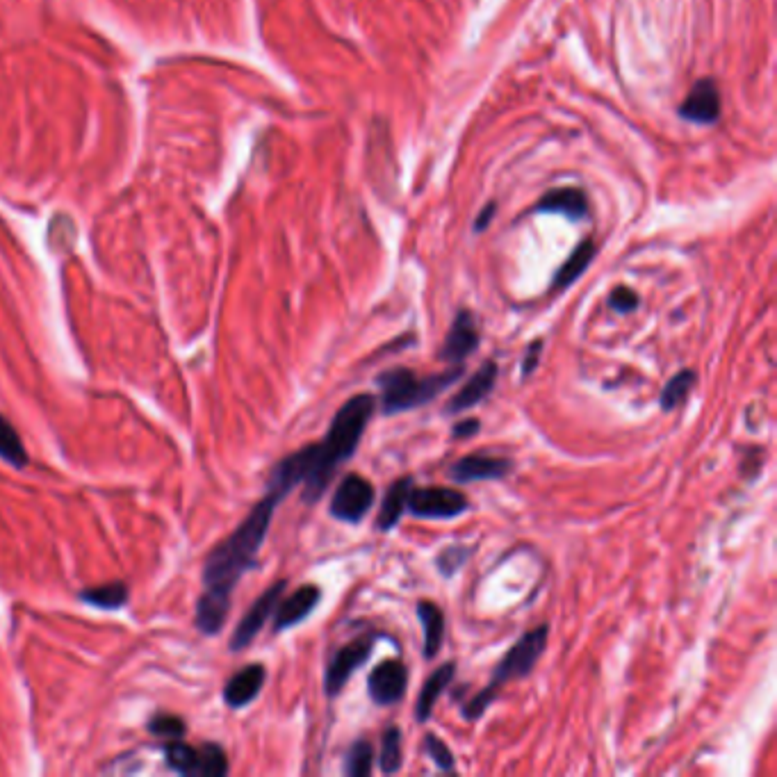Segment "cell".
I'll use <instances>...</instances> for the list:
<instances>
[{
	"instance_id": "obj_13",
	"label": "cell",
	"mask_w": 777,
	"mask_h": 777,
	"mask_svg": "<svg viewBox=\"0 0 777 777\" xmlns=\"http://www.w3.org/2000/svg\"><path fill=\"white\" fill-rule=\"evenodd\" d=\"M320 600L322 591L315 584L297 588V591L285 597V600L281 597V602H278L274 611V632H285V629L304 623L310 613L315 611L317 604H320Z\"/></svg>"
},
{
	"instance_id": "obj_29",
	"label": "cell",
	"mask_w": 777,
	"mask_h": 777,
	"mask_svg": "<svg viewBox=\"0 0 777 777\" xmlns=\"http://www.w3.org/2000/svg\"><path fill=\"white\" fill-rule=\"evenodd\" d=\"M149 730L155 736H160V739H167V743H169V741L183 739L185 732H187V727L183 723V718L171 716V714H160V716H153L151 718Z\"/></svg>"
},
{
	"instance_id": "obj_34",
	"label": "cell",
	"mask_w": 777,
	"mask_h": 777,
	"mask_svg": "<svg viewBox=\"0 0 777 777\" xmlns=\"http://www.w3.org/2000/svg\"><path fill=\"white\" fill-rule=\"evenodd\" d=\"M493 212H495V206H488V210L481 212L479 219H477V231H484V228L488 226V219L493 217Z\"/></svg>"
},
{
	"instance_id": "obj_10",
	"label": "cell",
	"mask_w": 777,
	"mask_h": 777,
	"mask_svg": "<svg viewBox=\"0 0 777 777\" xmlns=\"http://www.w3.org/2000/svg\"><path fill=\"white\" fill-rule=\"evenodd\" d=\"M513 463L502 456H486V454H470L458 458L456 463L449 465V479L456 484H474V481H497L504 479L511 472Z\"/></svg>"
},
{
	"instance_id": "obj_20",
	"label": "cell",
	"mask_w": 777,
	"mask_h": 777,
	"mask_svg": "<svg viewBox=\"0 0 777 777\" xmlns=\"http://www.w3.org/2000/svg\"><path fill=\"white\" fill-rule=\"evenodd\" d=\"M593 258H595V244L591 240H584L575 251L570 253V258L566 260V263L559 267V272H556L554 281H552V288L554 290L570 288V285L586 272Z\"/></svg>"
},
{
	"instance_id": "obj_9",
	"label": "cell",
	"mask_w": 777,
	"mask_h": 777,
	"mask_svg": "<svg viewBox=\"0 0 777 777\" xmlns=\"http://www.w3.org/2000/svg\"><path fill=\"white\" fill-rule=\"evenodd\" d=\"M408 689V670L399 659H386L367 677V693L379 707H390L402 702Z\"/></svg>"
},
{
	"instance_id": "obj_1",
	"label": "cell",
	"mask_w": 777,
	"mask_h": 777,
	"mask_svg": "<svg viewBox=\"0 0 777 777\" xmlns=\"http://www.w3.org/2000/svg\"><path fill=\"white\" fill-rule=\"evenodd\" d=\"M281 500V495L267 490L263 500L242 520V525L210 552L206 568H203V595L196 604V627L201 634L215 636L222 632L228 611H231L235 586L244 572L256 568V556L265 543L274 511Z\"/></svg>"
},
{
	"instance_id": "obj_12",
	"label": "cell",
	"mask_w": 777,
	"mask_h": 777,
	"mask_svg": "<svg viewBox=\"0 0 777 777\" xmlns=\"http://www.w3.org/2000/svg\"><path fill=\"white\" fill-rule=\"evenodd\" d=\"M680 117L693 124H714L721 117V94L714 80H698L680 105Z\"/></svg>"
},
{
	"instance_id": "obj_18",
	"label": "cell",
	"mask_w": 777,
	"mask_h": 777,
	"mask_svg": "<svg viewBox=\"0 0 777 777\" xmlns=\"http://www.w3.org/2000/svg\"><path fill=\"white\" fill-rule=\"evenodd\" d=\"M538 210L541 212H554V215H563L579 222L588 215V201L586 194L577 187H563V190H552L538 201Z\"/></svg>"
},
{
	"instance_id": "obj_7",
	"label": "cell",
	"mask_w": 777,
	"mask_h": 777,
	"mask_svg": "<svg viewBox=\"0 0 777 777\" xmlns=\"http://www.w3.org/2000/svg\"><path fill=\"white\" fill-rule=\"evenodd\" d=\"M374 641L376 634H363L351 643L342 645V648L333 654L324 673V691L329 698H335V695L342 693V689H345L347 682L351 680V675L372 657Z\"/></svg>"
},
{
	"instance_id": "obj_3",
	"label": "cell",
	"mask_w": 777,
	"mask_h": 777,
	"mask_svg": "<svg viewBox=\"0 0 777 777\" xmlns=\"http://www.w3.org/2000/svg\"><path fill=\"white\" fill-rule=\"evenodd\" d=\"M547 634H550V627L545 623L538 625L522 636V639L504 654V659L495 666L493 677H490L486 689L474 695L470 702H465L463 707L465 721H479L506 684L513 680H522V677H527L531 670H534L538 659L543 657V652L547 648Z\"/></svg>"
},
{
	"instance_id": "obj_17",
	"label": "cell",
	"mask_w": 777,
	"mask_h": 777,
	"mask_svg": "<svg viewBox=\"0 0 777 777\" xmlns=\"http://www.w3.org/2000/svg\"><path fill=\"white\" fill-rule=\"evenodd\" d=\"M413 486H415L413 477H402L388 488V493L381 502L379 515H376V529L390 531L399 525V520H402V515L406 513L408 495H411Z\"/></svg>"
},
{
	"instance_id": "obj_32",
	"label": "cell",
	"mask_w": 777,
	"mask_h": 777,
	"mask_svg": "<svg viewBox=\"0 0 777 777\" xmlns=\"http://www.w3.org/2000/svg\"><path fill=\"white\" fill-rule=\"evenodd\" d=\"M541 354H543V340H534L525 349V358H522V376H529L536 370L538 363H541Z\"/></svg>"
},
{
	"instance_id": "obj_22",
	"label": "cell",
	"mask_w": 777,
	"mask_h": 777,
	"mask_svg": "<svg viewBox=\"0 0 777 777\" xmlns=\"http://www.w3.org/2000/svg\"><path fill=\"white\" fill-rule=\"evenodd\" d=\"M695 386V372L693 370H682L677 372L673 379H670L664 390H661V397H659V406L664 413H670L675 411V408H680L686 399H689V392L693 390Z\"/></svg>"
},
{
	"instance_id": "obj_2",
	"label": "cell",
	"mask_w": 777,
	"mask_h": 777,
	"mask_svg": "<svg viewBox=\"0 0 777 777\" xmlns=\"http://www.w3.org/2000/svg\"><path fill=\"white\" fill-rule=\"evenodd\" d=\"M376 402L372 395H354L335 413L329 433L322 443L304 447L306 454V479H304V500L315 504L329 488L338 465L349 461L361 445L367 424L374 417Z\"/></svg>"
},
{
	"instance_id": "obj_4",
	"label": "cell",
	"mask_w": 777,
	"mask_h": 777,
	"mask_svg": "<svg viewBox=\"0 0 777 777\" xmlns=\"http://www.w3.org/2000/svg\"><path fill=\"white\" fill-rule=\"evenodd\" d=\"M461 376L463 367L424 376V379L408 367H392L376 376V386L381 390V411L383 415H399L411 408H420L443 395Z\"/></svg>"
},
{
	"instance_id": "obj_24",
	"label": "cell",
	"mask_w": 777,
	"mask_h": 777,
	"mask_svg": "<svg viewBox=\"0 0 777 777\" xmlns=\"http://www.w3.org/2000/svg\"><path fill=\"white\" fill-rule=\"evenodd\" d=\"M0 458L12 465V468L23 470L28 465V454L23 447L19 433L14 431L10 422L0 415Z\"/></svg>"
},
{
	"instance_id": "obj_11",
	"label": "cell",
	"mask_w": 777,
	"mask_h": 777,
	"mask_svg": "<svg viewBox=\"0 0 777 777\" xmlns=\"http://www.w3.org/2000/svg\"><path fill=\"white\" fill-rule=\"evenodd\" d=\"M479 349V329L477 320L470 310H458L452 329H449L445 345L440 349V361L461 363Z\"/></svg>"
},
{
	"instance_id": "obj_28",
	"label": "cell",
	"mask_w": 777,
	"mask_h": 777,
	"mask_svg": "<svg viewBox=\"0 0 777 777\" xmlns=\"http://www.w3.org/2000/svg\"><path fill=\"white\" fill-rule=\"evenodd\" d=\"M470 554H472V550H468V547H465V545H449V547H445L443 552L438 554L436 568L440 570V575L452 577V575H456V572L465 566V563H468Z\"/></svg>"
},
{
	"instance_id": "obj_31",
	"label": "cell",
	"mask_w": 777,
	"mask_h": 777,
	"mask_svg": "<svg viewBox=\"0 0 777 777\" xmlns=\"http://www.w3.org/2000/svg\"><path fill=\"white\" fill-rule=\"evenodd\" d=\"M609 306H611L613 310H616V313L627 315V313H632V310H634L636 306H639V294H636L634 290L623 288V285H620V288H616V290L611 292Z\"/></svg>"
},
{
	"instance_id": "obj_27",
	"label": "cell",
	"mask_w": 777,
	"mask_h": 777,
	"mask_svg": "<svg viewBox=\"0 0 777 777\" xmlns=\"http://www.w3.org/2000/svg\"><path fill=\"white\" fill-rule=\"evenodd\" d=\"M167 764L171 771L194 777L196 775V748L187 746L181 739L178 741H169L167 750H165Z\"/></svg>"
},
{
	"instance_id": "obj_30",
	"label": "cell",
	"mask_w": 777,
	"mask_h": 777,
	"mask_svg": "<svg viewBox=\"0 0 777 777\" xmlns=\"http://www.w3.org/2000/svg\"><path fill=\"white\" fill-rule=\"evenodd\" d=\"M424 748H427L429 757L433 759V764H436L440 771H454V752L449 750V746H445L436 734H427Z\"/></svg>"
},
{
	"instance_id": "obj_23",
	"label": "cell",
	"mask_w": 777,
	"mask_h": 777,
	"mask_svg": "<svg viewBox=\"0 0 777 777\" xmlns=\"http://www.w3.org/2000/svg\"><path fill=\"white\" fill-rule=\"evenodd\" d=\"M402 762H404V750H402V730L395 725H390L386 732H383L381 739V752H379V768L381 773L392 775L402 771Z\"/></svg>"
},
{
	"instance_id": "obj_19",
	"label": "cell",
	"mask_w": 777,
	"mask_h": 777,
	"mask_svg": "<svg viewBox=\"0 0 777 777\" xmlns=\"http://www.w3.org/2000/svg\"><path fill=\"white\" fill-rule=\"evenodd\" d=\"M417 618L424 629V659H433L445 641V616L436 602H417Z\"/></svg>"
},
{
	"instance_id": "obj_15",
	"label": "cell",
	"mask_w": 777,
	"mask_h": 777,
	"mask_svg": "<svg viewBox=\"0 0 777 777\" xmlns=\"http://www.w3.org/2000/svg\"><path fill=\"white\" fill-rule=\"evenodd\" d=\"M267 680V670L263 664H251L242 668L240 673H235L228 680L224 689V702L228 707L240 709L247 707L251 700L258 698V693L263 691V684Z\"/></svg>"
},
{
	"instance_id": "obj_26",
	"label": "cell",
	"mask_w": 777,
	"mask_h": 777,
	"mask_svg": "<svg viewBox=\"0 0 777 777\" xmlns=\"http://www.w3.org/2000/svg\"><path fill=\"white\" fill-rule=\"evenodd\" d=\"M374 766V748L370 741H356L354 746L349 748L347 759H345V773L349 777H367L372 773Z\"/></svg>"
},
{
	"instance_id": "obj_5",
	"label": "cell",
	"mask_w": 777,
	"mask_h": 777,
	"mask_svg": "<svg viewBox=\"0 0 777 777\" xmlns=\"http://www.w3.org/2000/svg\"><path fill=\"white\" fill-rule=\"evenodd\" d=\"M470 509L468 497L456 488H415L408 495L406 511L420 520H454Z\"/></svg>"
},
{
	"instance_id": "obj_16",
	"label": "cell",
	"mask_w": 777,
	"mask_h": 777,
	"mask_svg": "<svg viewBox=\"0 0 777 777\" xmlns=\"http://www.w3.org/2000/svg\"><path fill=\"white\" fill-rule=\"evenodd\" d=\"M454 675H456V664L454 661H449V664H443L440 668H436L427 677V682H424L420 695H417V705H415L417 723L429 721L431 714H433V707H436L440 695L447 691V686L452 684Z\"/></svg>"
},
{
	"instance_id": "obj_25",
	"label": "cell",
	"mask_w": 777,
	"mask_h": 777,
	"mask_svg": "<svg viewBox=\"0 0 777 777\" xmlns=\"http://www.w3.org/2000/svg\"><path fill=\"white\" fill-rule=\"evenodd\" d=\"M228 773V759L222 746L206 743L196 748V777H222Z\"/></svg>"
},
{
	"instance_id": "obj_6",
	"label": "cell",
	"mask_w": 777,
	"mask_h": 777,
	"mask_svg": "<svg viewBox=\"0 0 777 777\" xmlns=\"http://www.w3.org/2000/svg\"><path fill=\"white\" fill-rule=\"evenodd\" d=\"M374 506V486L361 474H347L331 497L329 511L335 520L358 525Z\"/></svg>"
},
{
	"instance_id": "obj_14",
	"label": "cell",
	"mask_w": 777,
	"mask_h": 777,
	"mask_svg": "<svg viewBox=\"0 0 777 777\" xmlns=\"http://www.w3.org/2000/svg\"><path fill=\"white\" fill-rule=\"evenodd\" d=\"M497 374H500L497 363L486 361L470 376L468 383H465V386L452 397V402L447 404V413H463V411H470L474 406H479L490 392H493L497 383Z\"/></svg>"
},
{
	"instance_id": "obj_33",
	"label": "cell",
	"mask_w": 777,
	"mask_h": 777,
	"mask_svg": "<svg viewBox=\"0 0 777 777\" xmlns=\"http://www.w3.org/2000/svg\"><path fill=\"white\" fill-rule=\"evenodd\" d=\"M479 427H481V422L477 420V417H468V420H463V422L454 424V429H452V438H456V440H463V438H472V436H477Z\"/></svg>"
},
{
	"instance_id": "obj_8",
	"label": "cell",
	"mask_w": 777,
	"mask_h": 777,
	"mask_svg": "<svg viewBox=\"0 0 777 777\" xmlns=\"http://www.w3.org/2000/svg\"><path fill=\"white\" fill-rule=\"evenodd\" d=\"M285 588H288V582L281 579V582L269 586L267 591L251 604L249 611L244 613V618L240 620V625L235 627L233 639H231V650H235V652L244 650L253 639H256V636L260 634V629L265 627L267 620L274 616L278 602H281V597L285 595Z\"/></svg>"
},
{
	"instance_id": "obj_21",
	"label": "cell",
	"mask_w": 777,
	"mask_h": 777,
	"mask_svg": "<svg viewBox=\"0 0 777 777\" xmlns=\"http://www.w3.org/2000/svg\"><path fill=\"white\" fill-rule=\"evenodd\" d=\"M78 597L85 604H92L96 609L117 611L128 602V586L124 582H110V584L85 588V591L78 593Z\"/></svg>"
}]
</instances>
